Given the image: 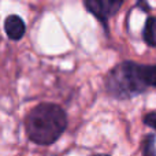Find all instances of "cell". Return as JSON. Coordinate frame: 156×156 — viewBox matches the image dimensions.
I'll use <instances>...</instances> for the list:
<instances>
[{
  "instance_id": "7",
  "label": "cell",
  "mask_w": 156,
  "mask_h": 156,
  "mask_svg": "<svg viewBox=\"0 0 156 156\" xmlns=\"http://www.w3.org/2000/svg\"><path fill=\"white\" fill-rule=\"evenodd\" d=\"M103 4V10H104V14L105 16H111L112 14H115L116 11L121 8L122 3L125 2V0H100Z\"/></svg>"
},
{
  "instance_id": "1",
  "label": "cell",
  "mask_w": 156,
  "mask_h": 156,
  "mask_svg": "<svg viewBox=\"0 0 156 156\" xmlns=\"http://www.w3.org/2000/svg\"><path fill=\"white\" fill-rule=\"evenodd\" d=\"M67 126L65 111L56 104L44 103L33 108L26 118L29 138L40 145H49L62 136Z\"/></svg>"
},
{
  "instance_id": "6",
  "label": "cell",
  "mask_w": 156,
  "mask_h": 156,
  "mask_svg": "<svg viewBox=\"0 0 156 156\" xmlns=\"http://www.w3.org/2000/svg\"><path fill=\"white\" fill-rule=\"evenodd\" d=\"M141 76L147 86L156 88V65L155 66H141Z\"/></svg>"
},
{
  "instance_id": "10",
  "label": "cell",
  "mask_w": 156,
  "mask_h": 156,
  "mask_svg": "<svg viewBox=\"0 0 156 156\" xmlns=\"http://www.w3.org/2000/svg\"><path fill=\"white\" fill-rule=\"evenodd\" d=\"M96 156H108V155H96Z\"/></svg>"
},
{
  "instance_id": "8",
  "label": "cell",
  "mask_w": 156,
  "mask_h": 156,
  "mask_svg": "<svg viewBox=\"0 0 156 156\" xmlns=\"http://www.w3.org/2000/svg\"><path fill=\"white\" fill-rule=\"evenodd\" d=\"M144 156H156V148H155V137L154 136H148L144 141L143 145Z\"/></svg>"
},
{
  "instance_id": "9",
  "label": "cell",
  "mask_w": 156,
  "mask_h": 156,
  "mask_svg": "<svg viewBox=\"0 0 156 156\" xmlns=\"http://www.w3.org/2000/svg\"><path fill=\"white\" fill-rule=\"evenodd\" d=\"M144 122L145 125H148L149 127L156 130V112H149L144 116Z\"/></svg>"
},
{
  "instance_id": "2",
  "label": "cell",
  "mask_w": 156,
  "mask_h": 156,
  "mask_svg": "<svg viewBox=\"0 0 156 156\" xmlns=\"http://www.w3.org/2000/svg\"><path fill=\"white\" fill-rule=\"evenodd\" d=\"M107 88L116 97H130L144 92L148 86L141 76V65L125 62L116 66L107 78Z\"/></svg>"
},
{
  "instance_id": "4",
  "label": "cell",
  "mask_w": 156,
  "mask_h": 156,
  "mask_svg": "<svg viewBox=\"0 0 156 156\" xmlns=\"http://www.w3.org/2000/svg\"><path fill=\"white\" fill-rule=\"evenodd\" d=\"M144 40L148 43V45L156 47V18L155 16H149L145 22V27H144Z\"/></svg>"
},
{
  "instance_id": "5",
  "label": "cell",
  "mask_w": 156,
  "mask_h": 156,
  "mask_svg": "<svg viewBox=\"0 0 156 156\" xmlns=\"http://www.w3.org/2000/svg\"><path fill=\"white\" fill-rule=\"evenodd\" d=\"M85 7L88 8L89 12L93 14L99 21H101V22L107 21V16H105V14H104L103 4L100 0H85Z\"/></svg>"
},
{
  "instance_id": "3",
  "label": "cell",
  "mask_w": 156,
  "mask_h": 156,
  "mask_svg": "<svg viewBox=\"0 0 156 156\" xmlns=\"http://www.w3.org/2000/svg\"><path fill=\"white\" fill-rule=\"evenodd\" d=\"M4 30L11 40H19V38H22V36L25 34L26 26H25L23 21H22L19 16L10 15L5 19Z\"/></svg>"
}]
</instances>
